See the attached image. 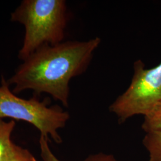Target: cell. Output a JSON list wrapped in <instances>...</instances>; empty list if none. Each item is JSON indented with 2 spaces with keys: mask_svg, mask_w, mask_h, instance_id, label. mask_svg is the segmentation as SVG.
Instances as JSON below:
<instances>
[{
  "mask_svg": "<svg viewBox=\"0 0 161 161\" xmlns=\"http://www.w3.org/2000/svg\"><path fill=\"white\" fill-rule=\"evenodd\" d=\"M100 43L101 39L95 37L41 47L7 80L10 86H14L12 92L16 94L30 90L37 96L47 93L68 107L70 80L86 71Z\"/></svg>",
  "mask_w": 161,
  "mask_h": 161,
  "instance_id": "1",
  "label": "cell"
},
{
  "mask_svg": "<svg viewBox=\"0 0 161 161\" xmlns=\"http://www.w3.org/2000/svg\"><path fill=\"white\" fill-rule=\"evenodd\" d=\"M64 0H24L11 14V21L24 25L25 34L18 58L24 61L45 45L64 42L68 23Z\"/></svg>",
  "mask_w": 161,
  "mask_h": 161,
  "instance_id": "2",
  "label": "cell"
},
{
  "mask_svg": "<svg viewBox=\"0 0 161 161\" xmlns=\"http://www.w3.org/2000/svg\"><path fill=\"white\" fill-rule=\"evenodd\" d=\"M9 84L2 76L0 86V119L12 118L31 124L40 131V137L49 140L51 137L56 143L62 138L58 130L66 125L70 116L59 106L48 107L47 99L40 101L37 96L29 100L17 97L10 90Z\"/></svg>",
  "mask_w": 161,
  "mask_h": 161,
  "instance_id": "3",
  "label": "cell"
},
{
  "mask_svg": "<svg viewBox=\"0 0 161 161\" xmlns=\"http://www.w3.org/2000/svg\"><path fill=\"white\" fill-rule=\"evenodd\" d=\"M134 74L127 90L110 106L119 123L135 115H147L161 99V62L146 69L141 60L133 65Z\"/></svg>",
  "mask_w": 161,
  "mask_h": 161,
  "instance_id": "4",
  "label": "cell"
},
{
  "mask_svg": "<svg viewBox=\"0 0 161 161\" xmlns=\"http://www.w3.org/2000/svg\"><path fill=\"white\" fill-rule=\"evenodd\" d=\"M14 127V121L5 122L0 119V161L6 157L13 144L11 135Z\"/></svg>",
  "mask_w": 161,
  "mask_h": 161,
  "instance_id": "5",
  "label": "cell"
},
{
  "mask_svg": "<svg viewBox=\"0 0 161 161\" xmlns=\"http://www.w3.org/2000/svg\"><path fill=\"white\" fill-rule=\"evenodd\" d=\"M149 155V161H161V132L146 133L143 140Z\"/></svg>",
  "mask_w": 161,
  "mask_h": 161,
  "instance_id": "6",
  "label": "cell"
},
{
  "mask_svg": "<svg viewBox=\"0 0 161 161\" xmlns=\"http://www.w3.org/2000/svg\"><path fill=\"white\" fill-rule=\"evenodd\" d=\"M142 127L146 133L161 132V99L150 112L144 116Z\"/></svg>",
  "mask_w": 161,
  "mask_h": 161,
  "instance_id": "7",
  "label": "cell"
},
{
  "mask_svg": "<svg viewBox=\"0 0 161 161\" xmlns=\"http://www.w3.org/2000/svg\"><path fill=\"white\" fill-rule=\"evenodd\" d=\"M2 161H36L29 150L13 143Z\"/></svg>",
  "mask_w": 161,
  "mask_h": 161,
  "instance_id": "8",
  "label": "cell"
},
{
  "mask_svg": "<svg viewBox=\"0 0 161 161\" xmlns=\"http://www.w3.org/2000/svg\"><path fill=\"white\" fill-rule=\"evenodd\" d=\"M48 140L43 137H40L41 156L43 161H60L54 155L48 143Z\"/></svg>",
  "mask_w": 161,
  "mask_h": 161,
  "instance_id": "9",
  "label": "cell"
},
{
  "mask_svg": "<svg viewBox=\"0 0 161 161\" xmlns=\"http://www.w3.org/2000/svg\"><path fill=\"white\" fill-rule=\"evenodd\" d=\"M84 161H119L116 160L114 156L112 155L104 154L103 153H99L89 156Z\"/></svg>",
  "mask_w": 161,
  "mask_h": 161,
  "instance_id": "10",
  "label": "cell"
}]
</instances>
